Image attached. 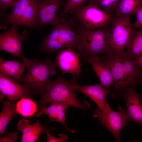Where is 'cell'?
I'll return each instance as SVG.
<instances>
[{
  "instance_id": "obj_14",
  "label": "cell",
  "mask_w": 142,
  "mask_h": 142,
  "mask_svg": "<svg viewBox=\"0 0 142 142\" xmlns=\"http://www.w3.org/2000/svg\"><path fill=\"white\" fill-rule=\"evenodd\" d=\"M77 93H82L89 98L97 105V108L102 112H105L110 109L106 98L107 94H111L109 89L104 88L100 84L93 85H81L76 84Z\"/></svg>"
},
{
  "instance_id": "obj_9",
  "label": "cell",
  "mask_w": 142,
  "mask_h": 142,
  "mask_svg": "<svg viewBox=\"0 0 142 142\" xmlns=\"http://www.w3.org/2000/svg\"><path fill=\"white\" fill-rule=\"evenodd\" d=\"M100 58L109 67L114 79V88L110 95L115 99H120L121 94L126 87L120 54H116L113 52Z\"/></svg>"
},
{
  "instance_id": "obj_19",
  "label": "cell",
  "mask_w": 142,
  "mask_h": 142,
  "mask_svg": "<svg viewBox=\"0 0 142 142\" xmlns=\"http://www.w3.org/2000/svg\"><path fill=\"white\" fill-rule=\"evenodd\" d=\"M17 126L18 129L22 132L21 142H34L37 141L42 142L39 137L42 132L55 129L53 126L49 128H46L40 124L39 120L35 123L31 124L28 120L23 119L19 121Z\"/></svg>"
},
{
  "instance_id": "obj_32",
  "label": "cell",
  "mask_w": 142,
  "mask_h": 142,
  "mask_svg": "<svg viewBox=\"0 0 142 142\" xmlns=\"http://www.w3.org/2000/svg\"><path fill=\"white\" fill-rule=\"evenodd\" d=\"M134 60L139 65L142 67V55L138 58L134 59Z\"/></svg>"
},
{
  "instance_id": "obj_16",
  "label": "cell",
  "mask_w": 142,
  "mask_h": 142,
  "mask_svg": "<svg viewBox=\"0 0 142 142\" xmlns=\"http://www.w3.org/2000/svg\"><path fill=\"white\" fill-rule=\"evenodd\" d=\"M0 91L12 101L31 96L23 86L11 77L0 74Z\"/></svg>"
},
{
  "instance_id": "obj_30",
  "label": "cell",
  "mask_w": 142,
  "mask_h": 142,
  "mask_svg": "<svg viewBox=\"0 0 142 142\" xmlns=\"http://www.w3.org/2000/svg\"><path fill=\"white\" fill-rule=\"evenodd\" d=\"M18 133L12 132L8 133L7 136L4 138L0 137V142H14L17 138Z\"/></svg>"
},
{
  "instance_id": "obj_22",
  "label": "cell",
  "mask_w": 142,
  "mask_h": 142,
  "mask_svg": "<svg viewBox=\"0 0 142 142\" xmlns=\"http://www.w3.org/2000/svg\"><path fill=\"white\" fill-rule=\"evenodd\" d=\"M14 101H5L0 114V135L4 134L8 123L13 117L18 114Z\"/></svg>"
},
{
  "instance_id": "obj_18",
  "label": "cell",
  "mask_w": 142,
  "mask_h": 142,
  "mask_svg": "<svg viewBox=\"0 0 142 142\" xmlns=\"http://www.w3.org/2000/svg\"><path fill=\"white\" fill-rule=\"evenodd\" d=\"M82 63H88L91 65V69L95 73L103 87L109 89L114 85V79L109 67L97 55L91 56L83 60Z\"/></svg>"
},
{
  "instance_id": "obj_17",
  "label": "cell",
  "mask_w": 142,
  "mask_h": 142,
  "mask_svg": "<svg viewBox=\"0 0 142 142\" xmlns=\"http://www.w3.org/2000/svg\"><path fill=\"white\" fill-rule=\"evenodd\" d=\"M69 106L65 103L61 102H55L50 103V106H43L36 113V116L39 117L43 114L48 116L50 121H56L61 123L65 130L73 134L75 130L68 127L65 123V113Z\"/></svg>"
},
{
  "instance_id": "obj_21",
  "label": "cell",
  "mask_w": 142,
  "mask_h": 142,
  "mask_svg": "<svg viewBox=\"0 0 142 142\" xmlns=\"http://www.w3.org/2000/svg\"><path fill=\"white\" fill-rule=\"evenodd\" d=\"M49 34L44 39L40 46L41 51L50 54L57 50L64 48L63 45L57 40L58 34L57 28L55 24Z\"/></svg>"
},
{
  "instance_id": "obj_13",
  "label": "cell",
  "mask_w": 142,
  "mask_h": 142,
  "mask_svg": "<svg viewBox=\"0 0 142 142\" xmlns=\"http://www.w3.org/2000/svg\"><path fill=\"white\" fill-rule=\"evenodd\" d=\"M65 2L64 0H37V26H53L57 19L56 14L58 10Z\"/></svg>"
},
{
  "instance_id": "obj_2",
  "label": "cell",
  "mask_w": 142,
  "mask_h": 142,
  "mask_svg": "<svg viewBox=\"0 0 142 142\" xmlns=\"http://www.w3.org/2000/svg\"><path fill=\"white\" fill-rule=\"evenodd\" d=\"M74 26L79 37L78 50L83 60L89 57L102 54L104 55L113 53L109 44L111 28L107 26L94 29H88L80 23Z\"/></svg>"
},
{
  "instance_id": "obj_25",
  "label": "cell",
  "mask_w": 142,
  "mask_h": 142,
  "mask_svg": "<svg viewBox=\"0 0 142 142\" xmlns=\"http://www.w3.org/2000/svg\"><path fill=\"white\" fill-rule=\"evenodd\" d=\"M16 105L18 113L24 117H31L38 111L37 105L29 97L21 99Z\"/></svg>"
},
{
  "instance_id": "obj_5",
  "label": "cell",
  "mask_w": 142,
  "mask_h": 142,
  "mask_svg": "<svg viewBox=\"0 0 142 142\" xmlns=\"http://www.w3.org/2000/svg\"><path fill=\"white\" fill-rule=\"evenodd\" d=\"M73 18L86 28L94 29L108 26L113 15L98 8L91 2L85 6L75 8L70 13Z\"/></svg>"
},
{
  "instance_id": "obj_27",
  "label": "cell",
  "mask_w": 142,
  "mask_h": 142,
  "mask_svg": "<svg viewBox=\"0 0 142 142\" xmlns=\"http://www.w3.org/2000/svg\"><path fill=\"white\" fill-rule=\"evenodd\" d=\"M88 0H67L65 2L64 7L58 17L67 16V14L73 9L83 5Z\"/></svg>"
},
{
  "instance_id": "obj_15",
  "label": "cell",
  "mask_w": 142,
  "mask_h": 142,
  "mask_svg": "<svg viewBox=\"0 0 142 142\" xmlns=\"http://www.w3.org/2000/svg\"><path fill=\"white\" fill-rule=\"evenodd\" d=\"M123 64L126 87H135L142 81V67L139 65L126 52L120 53Z\"/></svg>"
},
{
  "instance_id": "obj_11",
  "label": "cell",
  "mask_w": 142,
  "mask_h": 142,
  "mask_svg": "<svg viewBox=\"0 0 142 142\" xmlns=\"http://www.w3.org/2000/svg\"><path fill=\"white\" fill-rule=\"evenodd\" d=\"M79 53L72 48L59 50L55 60L57 67L63 74L70 73L73 77H79L82 72L80 64Z\"/></svg>"
},
{
  "instance_id": "obj_10",
  "label": "cell",
  "mask_w": 142,
  "mask_h": 142,
  "mask_svg": "<svg viewBox=\"0 0 142 142\" xmlns=\"http://www.w3.org/2000/svg\"><path fill=\"white\" fill-rule=\"evenodd\" d=\"M57 18L54 24L56 25L58 29V41L63 45L64 49L78 50L79 37L74 27L73 18L69 17L67 16Z\"/></svg>"
},
{
  "instance_id": "obj_1",
  "label": "cell",
  "mask_w": 142,
  "mask_h": 142,
  "mask_svg": "<svg viewBox=\"0 0 142 142\" xmlns=\"http://www.w3.org/2000/svg\"><path fill=\"white\" fill-rule=\"evenodd\" d=\"M22 59L28 68L22 77L23 85L31 96L39 94L42 96L52 82L50 78L56 73V64L49 58L42 61L24 57Z\"/></svg>"
},
{
  "instance_id": "obj_6",
  "label": "cell",
  "mask_w": 142,
  "mask_h": 142,
  "mask_svg": "<svg viewBox=\"0 0 142 142\" xmlns=\"http://www.w3.org/2000/svg\"><path fill=\"white\" fill-rule=\"evenodd\" d=\"M12 7V13L6 16L5 24L23 25L31 28L37 26V0H19Z\"/></svg>"
},
{
  "instance_id": "obj_20",
  "label": "cell",
  "mask_w": 142,
  "mask_h": 142,
  "mask_svg": "<svg viewBox=\"0 0 142 142\" xmlns=\"http://www.w3.org/2000/svg\"><path fill=\"white\" fill-rule=\"evenodd\" d=\"M26 67L18 59L7 60L0 58V74L12 77L17 82H21Z\"/></svg>"
},
{
  "instance_id": "obj_31",
  "label": "cell",
  "mask_w": 142,
  "mask_h": 142,
  "mask_svg": "<svg viewBox=\"0 0 142 142\" xmlns=\"http://www.w3.org/2000/svg\"><path fill=\"white\" fill-rule=\"evenodd\" d=\"M19 0H0L1 11H3L9 7H12Z\"/></svg>"
},
{
  "instance_id": "obj_8",
  "label": "cell",
  "mask_w": 142,
  "mask_h": 142,
  "mask_svg": "<svg viewBox=\"0 0 142 142\" xmlns=\"http://www.w3.org/2000/svg\"><path fill=\"white\" fill-rule=\"evenodd\" d=\"M18 26L13 24L9 29L0 34V50L22 59L24 57L22 53V45L29 33L24 31L22 34H19L17 31Z\"/></svg>"
},
{
  "instance_id": "obj_24",
  "label": "cell",
  "mask_w": 142,
  "mask_h": 142,
  "mask_svg": "<svg viewBox=\"0 0 142 142\" xmlns=\"http://www.w3.org/2000/svg\"><path fill=\"white\" fill-rule=\"evenodd\" d=\"M126 47V52L134 59L142 55V28L131 38Z\"/></svg>"
},
{
  "instance_id": "obj_33",
  "label": "cell",
  "mask_w": 142,
  "mask_h": 142,
  "mask_svg": "<svg viewBox=\"0 0 142 142\" xmlns=\"http://www.w3.org/2000/svg\"><path fill=\"white\" fill-rule=\"evenodd\" d=\"M5 96V95L3 94H2L0 95V101L1 102H3V99Z\"/></svg>"
},
{
  "instance_id": "obj_26",
  "label": "cell",
  "mask_w": 142,
  "mask_h": 142,
  "mask_svg": "<svg viewBox=\"0 0 142 142\" xmlns=\"http://www.w3.org/2000/svg\"><path fill=\"white\" fill-rule=\"evenodd\" d=\"M120 0H89L98 8L109 13L115 12Z\"/></svg>"
},
{
  "instance_id": "obj_7",
  "label": "cell",
  "mask_w": 142,
  "mask_h": 142,
  "mask_svg": "<svg viewBox=\"0 0 142 142\" xmlns=\"http://www.w3.org/2000/svg\"><path fill=\"white\" fill-rule=\"evenodd\" d=\"M93 112V116L98 119V123L112 134L116 142H120V131L129 123L125 109L122 110L119 107L118 111H114L110 108L102 112L97 108Z\"/></svg>"
},
{
  "instance_id": "obj_12",
  "label": "cell",
  "mask_w": 142,
  "mask_h": 142,
  "mask_svg": "<svg viewBox=\"0 0 142 142\" xmlns=\"http://www.w3.org/2000/svg\"><path fill=\"white\" fill-rule=\"evenodd\" d=\"M135 88L129 86L122 92L120 99L123 98L126 103V111L129 121H134L142 127V106L140 99L142 94L137 93Z\"/></svg>"
},
{
  "instance_id": "obj_3",
  "label": "cell",
  "mask_w": 142,
  "mask_h": 142,
  "mask_svg": "<svg viewBox=\"0 0 142 142\" xmlns=\"http://www.w3.org/2000/svg\"><path fill=\"white\" fill-rule=\"evenodd\" d=\"M77 81L76 79L73 77L70 80H67L59 75L37 102L39 108L40 109L47 103L61 102L65 103L69 107L84 110L90 109V106L87 101L81 103L76 96Z\"/></svg>"
},
{
  "instance_id": "obj_34",
  "label": "cell",
  "mask_w": 142,
  "mask_h": 142,
  "mask_svg": "<svg viewBox=\"0 0 142 142\" xmlns=\"http://www.w3.org/2000/svg\"><path fill=\"white\" fill-rule=\"evenodd\" d=\"M141 83H142V82H141Z\"/></svg>"
},
{
  "instance_id": "obj_28",
  "label": "cell",
  "mask_w": 142,
  "mask_h": 142,
  "mask_svg": "<svg viewBox=\"0 0 142 142\" xmlns=\"http://www.w3.org/2000/svg\"><path fill=\"white\" fill-rule=\"evenodd\" d=\"M45 132L47 135V142H65L68 138L67 135L63 134H59V137L57 138L52 135L48 130Z\"/></svg>"
},
{
  "instance_id": "obj_29",
  "label": "cell",
  "mask_w": 142,
  "mask_h": 142,
  "mask_svg": "<svg viewBox=\"0 0 142 142\" xmlns=\"http://www.w3.org/2000/svg\"><path fill=\"white\" fill-rule=\"evenodd\" d=\"M135 14L136 16V20L133 26L135 28H142V5H141L138 8Z\"/></svg>"
},
{
  "instance_id": "obj_23",
  "label": "cell",
  "mask_w": 142,
  "mask_h": 142,
  "mask_svg": "<svg viewBox=\"0 0 142 142\" xmlns=\"http://www.w3.org/2000/svg\"><path fill=\"white\" fill-rule=\"evenodd\" d=\"M142 1V0H120L115 12V16L124 17L135 14Z\"/></svg>"
},
{
  "instance_id": "obj_4",
  "label": "cell",
  "mask_w": 142,
  "mask_h": 142,
  "mask_svg": "<svg viewBox=\"0 0 142 142\" xmlns=\"http://www.w3.org/2000/svg\"><path fill=\"white\" fill-rule=\"evenodd\" d=\"M130 16H112L109 21L112 25L109 44L113 52L116 54L124 51L131 38L137 32L130 21Z\"/></svg>"
}]
</instances>
